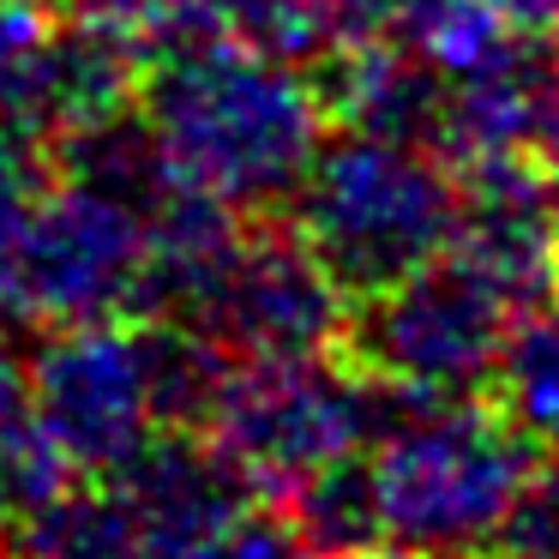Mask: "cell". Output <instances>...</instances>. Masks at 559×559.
Listing matches in <instances>:
<instances>
[{
    "mask_svg": "<svg viewBox=\"0 0 559 559\" xmlns=\"http://www.w3.org/2000/svg\"><path fill=\"white\" fill-rule=\"evenodd\" d=\"M367 439V493L385 559H493L530 475V439L475 397H391Z\"/></svg>",
    "mask_w": 559,
    "mask_h": 559,
    "instance_id": "cell-3",
    "label": "cell"
},
{
    "mask_svg": "<svg viewBox=\"0 0 559 559\" xmlns=\"http://www.w3.org/2000/svg\"><path fill=\"white\" fill-rule=\"evenodd\" d=\"M391 7H397V0H331V19H337V49H355V43H385Z\"/></svg>",
    "mask_w": 559,
    "mask_h": 559,
    "instance_id": "cell-20",
    "label": "cell"
},
{
    "mask_svg": "<svg viewBox=\"0 0 559 559\" xmlns=\"http://www.w3.org/2000/svg\"><path fill=\"white\" fill-rule=\"evenodd\" d=\"M518 31H559V0H493Z\"/></svg>",
    "mask_w": 559,
    "mask_h": 559,
    "instance_id": "cell-21",
    "label": "cell"
},
{
    "mask_svg": "<svg viewBox=\"0 0 559 559\" xmlns=\"http://www.w3.org/2000/svg\"><path fill=\"white\" fill-rule=\"evenodd\" d=\"M205 25L241 37L283 61H331L337 55V19L331 0H205Z\"/></svg>",
    "mask_w": 559,
    "mask_h": 559,
    "instance_id": "cell-14",
    "label": "cell"
},
{
    "mask_svg": "<svg viewBox=\"0 0 559 559\" xmlns=\"http://www.w3.org/2000/svg\"><path fill=\"white\" fill-rule=\"evenodd\" d=\"M163 319H181L229 361L319 355L349 331V295L295 229L241 223L223 253L163 307Z\"/></svg>",
    "mask_w": 559,
    "mask_h": 559,
    "instance_id": "cell-9",
    "label": "cell"
},
{
    "mask_svg": "<svg viewBox=\"0 0 559 559\" xmlns=\"http://www.w3.org/2000/svg\"><path fill=\"white\" fill-rule=\"evenodd\" d=\"M61 163L49 157V139H37L31 127H19L0 109V253L19 241V229L31 223L37 199L55 187Z\"/></svg>",
    "mask_w": 559,
    "mask_h": 559,
    "instance_id": "cell-16",
    "label": "cell"
},
{
    "mask_svg": "<svg viewBox=\"0 0 559 559\" xmlns=\"http://www.w3.org/2000/svg\"><path fill=\"white\" fill-rule=\"evenodd\" d=\"M487 403L535 451H559V307L535 301L518 313L493 379H487Z\"/></svg>",
    "mask_w": 559,
    "mask_h": 559,
    "instance_id": "cell-13",
    "label": "cell"
},
{
    "mask_svg": "<svg viewBox=\"0 0 559 559\" xmlns=\"http://www.w3.org/2000/svg\"><path fill=\"white\" fill-rule=\"evenodd\" d=\"M325 109L331 127L343 133H373V139H409L433 145L445 133V97L451 79L409 55L403 43H355L325 61Z\"/></svg>",
    "mask_w": 559,
    "mask_h": 559,
    "instance_id": "cell-12",
    "label": "cell"
},
{
    "mask_svg": "<svg viewBox=\"0 0 559 559\" xmlns=\"http://www.w3.org/2000/svg\"><path fill=\"white\" fill-rule=\"evenodd\" d=\"M79 19H97V25L133 37L139 49H163V43L181 37H205V0H67Z\"/></svg>",
    "mask_w": 559,
    "mask_h": 559,
    "instance_id": "cell-18",
    "label": "cell"
},
{
    "mask_svg": "<svg viewBox=\"0 0 559 559\" xmlns=\"http://www.w3.org/2000/svg\"><path fill=\"white\" fill-rule=\"evenodd\" d=\"M457 169L433 145L337 127L295 187L289 211L319 265L343 283L349 301H361L445 253L457 235Z\"/></svg>",
    "mask_w": 559,
    "mask_h": 559,
    "instance_id": "cell-5",
    "label": "cell"
},
{
    "mask_svg": "<svg viewBox=\"0 0 559 559\" xmlns=\"http://www.w3.org/2000/svg\"><path fill=\"white\" fill-rule=\"evenodd\" d=\"M223 367L217 343L163 313L67 325L31 361V409L79 475H109L169 427H205Z\"/></svg>",
    "mask_w": 559,
    "mask_h": 559,
    "instance_id": "cell-2",
    "label": "cell"
},
{
    "mask_svg": "<svg viewBox=\"0 0 559 559\" xmlns=\"http://www.w3.org/2000/svg\"><path fill=\"white\" fill-rule=\"evenodd\" d=\"M139 79H145V61L133 37L79 13L67 25L43 19L37 37L0 73V109L49 145H67L85 127L133 109Z\"/></svg>",
    "mask_w": 559,
    "mask_h": 559,
    "instance_id": "cell-10",
    "label": "cell"
},
{
    "mask_svg": "<svg viewBox=\"0 0 559 559\" xmlns=\"http://www.w3.org/2000/svg\"><path fill=\"white\" fill-rule=\"evenodd\" d=\"M385 409L391 391H379L355 361H331V349L259 355L223 367L199 433L253 481V493L289 499L319 469L367 451Z\"/></svg>",
    "mask_w": 559,
    "mask_h": 559,
    "instance_id": "cell-6",
    "label": "cell"
},
{
    "mask_svg": "<svg viewBox=\"0 0 559 559\" xmlns=\"http://www.w3.org/2000/svg\"><path fill=\"white\" fill-rule=\"evenodd\" d=\"M493 559H559V451H547L542 469L523 475Z\"/></svg>",
    "mask_w": 559,
    "mask_h": 559,
    "instance_id": "cell-17",
    "label": "cell"
},
{
    "mask_svg": "<svg viewBox=\"0 0 559 559\" xmlns=\"http://www.w3.org/2000/svg\"><path fill=\"white\" fill-rule=\"evenodd\" d=\"M523 307L445 247L349 313V361L391 397H475Z\"/></svg>",
    "mask_w": 559,
    "mask_h": 559,
    "instance_id": "cell-8",
    "label": "cell"
},
{
    "mask_svg": "<svg viewBox=\"0 0 559 559\" xmlns=\"http://www.w3.org/2000/svg\"><path fill=\"white\" fill-rule=\"evenodd\" d=\"M31 421H37V409H31V367L19 361L13 331L0 325V445L13 433H25Z\"/></svg>",
    "mask_w": 559,
    "mask_h": 559,
    "instance_id": "cell-19",
    "label": "cell"
},
{
    "mask_svg": "<svg viewBox=\"0 0 559 559\" xmlns=\"http://www.w3.org/2000/svg\"><path fill=\"white\" fill-rule=\"evenodd\" d=\"M457 235L451 253L493 277L518 307L559 289V199L535 157H493L457 169Z\"/></svg>",
    "mask_w": 559,
    "mask_h": 559,
    "instance_id": "cell-11",
    "label": "cell"
},
{
    "mask_svg": "<svg viewBox=\"0 0 559 559\" xmlns=\"http://www.w3.org/2000/svg\"><path fill=\"white\" fill-rule=\"evenodd\" d=\"M151 289V223L133 199L61 181L37 199L19 241L0 253V325L67 331L127 319Z\"/></svg>",
    "mask_w": 559,
    "mask_h": 559,
    "instance_id": "cell-7",
    "label": "cell"
},
{
    "mask_svg": "<svg viewBox=\"0 0 559 559\" xmlns=\"http://www.w3.org/2000/svg\"><path fill=\"white\" fill-rule=\"evenodd\" d=\"M79 487V463L37 421L0 445V547H13L55 499Z\"/></svg>",
    "mask_w": 559,
    "mask_h": 559,
    "instance_id": "cell-15",
    "label": "cell"
},
{
    "mask_svg": "<svg viewBox=\"0 0 559 559\" xmlns=\"http://www.w3.org/2000/svg\"><path fill=\"white\" fill-rule=\"evenodd\" d=\"M253 518V481L187 427L157 433L121 469L55 499L7 559H229Z\"/></svg>",
    "mask_w": 559,
    "mask_h": 559,
    "instance_id": "cell-4",
    "label": "cell"
},
{
    "mask_svg": "<svg viewBox=\"0 0 559 559\" xmlns=\"http://www.w3.org/2000/svg\"><path fill=\"white\" fill-rule=\"evenodd\" d=\"M139 115L175 181L241 217L289 205L331 127L301 67L223 31L163 43L139 79Z\"/></svg>",
    "mask_w": 559,
    "mask_h": 559,
    "instance_id": "cell-1",
    "label": "cell"
}]
</instances>
